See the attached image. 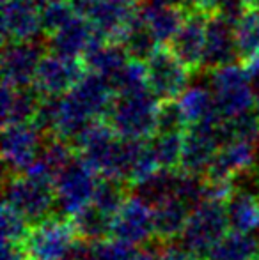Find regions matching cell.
I'll return each instance as SVG.
<instances>
[{
    "instance_id": "obj_1",
    "label": "cell",
    "mask_w": 259,
    "mask_h": 260,
    "mask_svg": "<svg viewBox=\"0 0 259 260\" xmlns=\"http://www.w3.org/2000/svg\"><path fill=\"white\" fill-rule=\"evenodd\" d=\"M158 108L160 101L151 90L133 96H116L105 120L123 140L148 142L156 135Z\"/></svg>"
},
{
    "instance_id": "obj_2",
    "label": "cell",
    "mask_w": 259,
    "mask_h": 260,
    "mask_svg": "<svg viewBox=\"0 0 259 260\" xmlns=\"http://www.w3.org/2000/svg\"><path fill=\"white\" fill-rule=\"evenodd\" d=\"M213 94L215 108L224 120H231L256 106V90L245 68L231 64L210 73L208 82Z\"/></svg>"
},
{
    "instance_id": "obj_3",
    "label": "cell",
    "mask_w": 259,
    "mask_h": 260,
    "mask_svg": "<svg viewBox=\"0 0 259 260\" xmlns=\"http://www.w3.org/2000/svg\"><path fill=\"white\" fill-rule=\"evenodd\" d=\"M227 229L225 204L206 200L192 211L178 244L197 258H208L213 248L229 234Z\"/></svg>"
},
{
    "instance_id": "obj_4",
    "label": "cell",
    "mask_w": 259,
    "mask_h": 260,
    "mask_svg": "<svg viewBox=\"0 0 259 260\" xmlns=\"http://www.w3.org/2000/svg\"><path fill=\"white\" fill-rule=\"evenodd\" d=\"M4 204L18 211L32 226L53 218L55 186L28 175H11L4 184Z\"/></svg>"
},
{
    "instance_id": "obj_5",
    "label": "cell",
    "mask_w": 259,
    "mask_h": 260,
    "mask_svg": "<svg viewBox=\"0 0 259 260\" xmlns=\"http://www.w3.org/2000/svg\"><path fill=\"white\" fill-rule=\"evenodd\" d=\"M100 175L76 157L55 179V202L61 218L73 219L94 200Z\"/></svg>"
},
{
    "instance_id": "obj_6",
    "label": "cell",
    "mask_w": 259,
    "mask_h": 260,
    "mask_svg": "<svg viewBox=\"0 0 259 260\" xmlns=\"http://www.w3.org/2000/svg\"><path fill=\"white\" fill-rule=\"evenodd\" d=\"M222 117L215 115L204 122L188 126L183 137V156L180 170L192 175H206L215 156L224 147L222 140Z\"/></svg>"
},
{
    "instance_id": "obj_7",
    "label": "cell",
    "mask_w": 259,
    "mask_h": 260,
    "mask_svg": "<svg viewBox=\"0 0 259 260\" xmlns=\"http://www.w3.org/2000/svg\"><path fill=\"white\" fill-rule=\"evenodd\" d=\"M76 239L71 219L53 216L32 226L25 246L31 260H66Z\"/></svg>"
},
{
    "instance_id": "obj_8",
    "label": "cell",
    "mask_w": 259,
    "mask_h": 260,
    "mask_svg": "<svg viewBox=\"0 0 259 260\" xmlns=\"http://www.w3.org/2000/svg\"><path fill=\"white\" fill-rule=\"evenodd\" d=\"M146 68L149 90L158 101H178L190 85L192 73L165 46L146 62Z\"/></svg>"
},
{
    "instance_id": "obj_9",
    "label": "cell",
    "mask_w": 259,
    "mask_h": 260,
    "mask_svg": "<svg viewBox=\"0 0 259 260\" xmlns=\"http://www.w3.org/2000/svg\"><path fill=\"white\" fill-rule=\"evenodd\" d=\"M142 11V0H94L87 21L101 39L121 45Z\"/></svg>"
},
{
    "instance_id": "obj_10",
    "label": "cell",
    "mask_w": 259,
    "mask_h": 260,
    "mask_svg": "<svg viewBox=\"0 0 259 260\" xmlns=\"http://www.w3.org/2000/svg\"><path fill=\"white\" fill-rule=\"evenodd\" d=\"M85 75L87 68L82 58H66L46 53L39 62L32 87L43 98H63L75 89Z\"/></svg>"
},
{
    "instance_id": "obj_11",
    "label": "cell",
    "mask_w": 259,
    "mask_h": 260,
    "mask_svg": "<svg viewBox=\"0 0 259 260\" xmlns=\"http://www.w3.org/2000/svg\"><path fill=\"white\" fill-rule=\"evenodd\" d=\"M43 135L32 124L4 127L2 159L6 174L23 175L38 161L43 149Z\"/></svg>"
},
{
    "instance_id": "obj_12",
    "label": "cell",
    "mask_w": 259,
    "mask_h": 260,
    "mask_svg": "<svg viewBox=\"0 0 259 260\" xmlns=\"http://www.w3.org/2000/svg\"><path fill=\"white\" fill-rule=\"evenodd\" d=\"M112 237L131 246H148L156 237L155 209L131 195L112 221Z\"/></svg>"
},
{
    "instance_id": "obj_13",
    "label": "cell",
    "mask_w": 259,
    "mask_h": 260,
    "mask_svg": "<svg viewBox=\"0 0 259 260\" xmlns=\"http://www.w3.org/2000/svg\"><path fill=\"white\" fill-rule=\"evenodd\" d=\"M46 46L39 41L4 43L2 82L14 89L32 87L39 62L45 57Z\"/></svg>"
},
{
    "instance_id": "obj_14",
    "label": "cell",
    "mask_w": 259,
    "mask_h": 260,
    "mask_svg": "<svg viewBox=\"0 0 259 260\" xmlns=\"http://www.w3.org/2000/svg\"><path fill=\"white\" fill-rule=\"evenodd\" d=\"M213 14L190 9L176 38L170 41L169 50L190 73H197L204 66L208 21Z\"/></svg>"
},
{
    "instance_id": "obj_15",
    "label": "cell",
    "mask_w": 259,
    "mask_h": 260,
    "mask_svg": "<svg viewBox=\"0 0 259 260\" xmlns=\"http://www.w3.org/2000/svg\"><path fill=\"white\" fill-rule=\"evenodd\" d=\"M259 161V144L250 142H231L224 145L208 168V182H233L240 174L250 170Z\"/></svg>"
},
{
    "instance_id": "obj_16",
    "label": "cell",
    "mask_w": 259,
    "mask_h": 260,
    "mask_svg": "<svg viewBox=\"0 0 259 260\" xmlns=\"http://www.w3.org/2000/svg\"><path fill=\"white\" fill-rule=\"evenodd\" d=\"M41 32L39 9L31 0H2L4 43L38 41Z\"/></svg>"
},
{
    "instance_id": "obj_17",
    "label": "cell",
    "mask_w": 259,
    "mask_h": 260,
    "mask_svg": "<svg viewBox=\"0 0 259 260\" xmlns=\"http://www.w3.org/2000/svg\"><path fill=\"white\" fill-rule=\"evenodd\" d=\"M236 58H238V50L235 39V23L220 14H213L208 21L203 71H217L220 68L235 64Z\"/></svg>"
},
{
    "instance_id": "obj_18",
    "label": "cell",
    "mask_w": 259,
    "mask_h": 260,
    "mask_svg": "<svg viewBox=\"0 0 259 260\" xmlns=\"http://www.w3.org/2000/svg\"><path fill=\"white\" fill-rule=\"evenodd\" d=\"M68 96L75 101L93 120L107 119L110 106L116 100V92L112 83L100 75L89 73L80 80V83L68 92Z\"/></svg>"
},
{
    "instance_id": "obj_19",
    "label": "cell",
    "mask_w": 259,
    "mask_h": 260,
    "mask_svg": "<svg viewBox=\"0 0 259 260\" xmlns=\"http://www.w3.org/2000/svg\"><path fill=\"white\" fill-rule=\"evenodd\" d=\"M96 38V32L83 18L75 16L55 34L48 36L45 41L46 52L66 58H82L89 50L91 43Z\"/></svg>"
},
{
    "instance_id": "obj_20",
    "label": "cell",
    "mask_w": 259,
    "mask_h": 260,
    "mask_svg": "<svg viewBox=\"0 0 259 260\" xmlns=\"http://www.w3.org/2000/svg\"><path fill=\"white\" fill-rule=\"evenodd\" d=\"M43 96L34 87L25 89H14L2 82V124L7 126H18V124H31Z\"/></svg>"
},
{
    "instance_id": "obj_21",
    "label": "cell",
    "mask_w": 259,
    "mask_h": 260,
    "mask_svg": "<svg viewBox=\"0 0 259 260\" xmlns=\"http://www.w3.org/2000/svg\"><path fill=\"white\" fill-rule=\"evenodd\" d=\"M82 60L89 73L100 75L107 78L108 82H112L121 73V69L128 64L130 57L126 50L123 48V45L108 43L96 34L89 50L82 57Z\"/></svg>"
},
{
    "instance_id": "obj_22",
    "label": "cell",
    "mask_w": 259,
    "mask_h": 260,
    "mask_svg": "<svg viewBox=\"0 0 259 260\" xmlns=\"http://www.w3.org/2000/svg\"><path fill=\"white\" fill-rule=\"evenodd\" d=\"M188 11L185 6H148L142 4V18L160 46L172 41L187 20Z\"/></svg>"
},
{
    "instance_id": "obj_23",
    "label": "cell",
    "mask_w": 259,
    "mask_h": 260,
    "mask_svg": "<svg viewBox=\"0 0 259 260\" xmlns=\"http://www.w3.org/2000/svg\"><path fill=\"white\" fill-rule=\"evenodd\" d=\"M229 229L236 234H249L259 230V199L250 193L235 189L225 202Z\"/></svg>"
},
{
    "instance_id": "obj_24",
    "label": "cell",
    "mask_w": 259,
    "mask_h": 260,
    "mask_svg": "<svg viewBox=\"0 0 259 260\" xmlns=\"http://www.w3.org/2000/svg\"><path fill=\"white\" fill-rule=\"evenodd\" d=\"M192 214V209L185 206L181 200L170 199L155 207V229L156 237L162 243L180 239L185 225Z\"/></svg>"
},
{
    "instance_id": "obj_25",
    "label": "cell",
    "mask_w": 259,
    "mask_h": 260,
    "mask_svg": "<svg viewBox=\"0 0 259 260\" xmlns=\"http://www.w3.org/2000/svg\"><path fill=\"white\" fill-rule=\"evenodd\" d=\"M178 177H180V170L156 172L148 181L140 182V184L131 188L133 189V197L140 199L142 202H146L153 209L158 207L160 204L174 199V195H176Z\"/></svg>"
},
{
    "instance_id": "obj_26",
    "label": "cell",
    "mask_w": 259,
    "mask_h": 260,
    "mask_svg": "<svg viewBox=\"0 0 259 260\" xmlns=\"http://www.w3.org/2000/svg\"><path fill=\"white\" fill-rule=\"evenodd\" d=\"M178 103H180V108L188 126L204 122V120L218 115L210 85L197 83V85L188 87L183 96L178 100Z\"/></svg>"
},
{
    "instance_id": "obj_27",
    "label": "cell",
    "mask_w": 259,
    "mask_h": 260,
    "mask_svg": "<svg viewBox=\"0 0 259 260\" xmlns=\"http://www.w3.org/2000/svg\"><path fill=\"white\" fill-rule=\"evenodd\" d=\"M112 221H114V218L101 212L93 204L83 209V211H80L71 219L76 237L82 241H89V243H96V241L112 237Z\"/></svg>"
},
{
    "instance_id": "obj_28",
    "label": "cell",
    "mask_w": 259,
    "mask_h": 260,
    "mask_svg": "<svg viewBox=\"0 0 259 260\" xmlns=\"http://www.w3.org/2000/svg\"><path fill=\"white\" fill-rule=\"evenodd\" d=\"M257 253L259 241L256 236L229 232L204 260H256Z\"/></svg>"
},
{
    "instance_id": "obj_29",
    "label": "cell",
    "mask_w": 259,
    "mask_h": 260,
    "mask_svg": "<svg viewBox=\"0 0 259 260\" xmlns=\"http://www.w3.org/2000/svg\"><path fill=\"white\" fill-rule=\"evenodd\" d=\"M121 45L126 50V53H128L131 60H138V62H148L153 55L162 48L158 45V41L155 39V36L151 34L149 27L146 25L144 18H142V11H140V16L135 20V23L126 32Z\"/></svg>"
},
{
    "instance_id": "obj_30",
    "label": "cell",
    "mask_w": 259,
    "mask_h": 260,
    "mask_svg": "<svg viewBox=\"0 0 259 260\" xmlns=\"http://www.w3.org/2000/svg\"><path fill=\"white\" fill-rule=\"evenodd\" d=\"M238 58L249 62L259 53V7H250L235 23Z\"/></svg>"
},
{
    "instance_id": "obj_31",
    "label": "cell",
    "mask_w": 259,
    "mask_h": 260,
    "mask_svg": "<svg viewBox=\"0 0 259 260\" xmlns=\"http://www.w3.org/2000/svg\"><path fill=\"white\" fill-rule=\"evenodd\" d=\"M130 188L131 186L123 179L100 177L96 193H94L93 206L98 207L105 214H108L110 218H114L119 212V209L125 206L126 200L130 199Z\"/></svg>"
},
{
    "instance_id": "obj_32",
    "label": "cell",
    "mask_w": 259,
    "mask_h": 260,
    "mask_svg": "<svg viewBox=\"0 0 259 260\" xmlns=\"http://www.w3.org/2000/svg\"><path fill=\"white\" fill-rule=\"evenodd\" d=\"M183 137L185 133H156L149 140L153 156L162 170H176L181 165Z\"/></svg>"
},
{
    "instance_id": "obj_33",
    "label": "cell",
    "mask_w": 259,
    "mask_h": 260,
    "mask_svg": "<svg viewBox=\"0 0 259 260\" xmlns=\"http://www.w3.org/2000/svg\"><path fill=\"white\" fill-rule=\"evenodd\" d=\"M116 96H133V94L148 92V68L144 62L128 60V64L121 69L118 76L112 80Z\"/></svg>"
},
{
    "instance_id": "obj_34",
    "label": "cell",
    "mask_w": 259,
    "mask_h": 260,
    "mask_svg": "<svg viewBox=\"0 0 259 260\" xmlns=\"http://www.w3.org/2000/svg\"><path fill=\"white\" fill-rule=\"evenodd\" d=\"M0 230H2V241L9 243H25L31 234L32 226L18 211L11 206L4 204L0 212Z\"/></svg>"
},
{
    "instance_id": "obj_35",
    "label": "cell",
    "mask_w": 259,
    "mask_h": 260,
    "mask_svg": "<svg viewBox=\"0 0 259 260\" xmlns=\"http://www.w3.org/2000/svg\"><path fill=\"white\" fill-rule=\"evenodd\" d=\"M39 16H41L43 34L48 38V36L55 34L57 30H61L64 25H68L75 18V13L66 0H61V2H53L39 9Z\"/></svg>"
},
{
    "instance_id": "obj_36",
    "label": "cell",
    "mask_w": 259,
    "mask_h": 260,
    "mask_svg": "<svg viewBox=\"0 0 259 260\" xmlns=\"http://www.w3.org/2000/svg\"><path fill=\"white\" fill-rule=\"evenodd\" d=\"M188 124L178 101H160L156 133H185Z\"/></svg>"
},
{
    "instance_id": "obj_37",
    "label": "cell",
    "mask_w": 259,
    "mask_h": 260,
    "mask_svg": "<svg viewBox=\"0 0 259 260\" xmlns=\"http://www.w3.org/2000/svg\"><path fill=\"white\" fill-rule=\"evenodd\" d=\"M0 255H2L0 260H31L25 243L2 241V251H0Z\"/></svg>"
},
{
    "instance_id": "obj_38",
    "label": "cell",
    "mask_w": 259,
    "mask_h": 260,
    "mask_svg": "<svg viewBox=\"0 0 259 260\" xmlns=\"http://www.w3.org/2000/svg\"><path fill=\"white\" fill-rule=\"evenodd\" d=\"M160 260H200L188 253L187 250L180 246V244H167L160 251Z\"/></svg>"
},
{
    "instance_id": "obj_39",
    "label": "cell",
    "mask_w": 259,
    "mask_h": 260,
    "mask_svg": "<svg viewBox=\"0 0 259 260\" xmlns=\"http://www.w3.org/2000/svg\"><path fill=\"white\" fill-rule=\"evenodd\" d=\"M224 0H187L188 9H197L208 14H217Z\"/></svg>"
},
{
    "instance_id": "obj_40",
    "label": "cell",
    "mask_w": 259,
    "mask_h": 260,
    "mask_svg": "<svg viewBox=\"0 0 259 260\" xmlns=\"http://www.w3.org/2000/svg\"><path fill=\"white\" fill-rule=\"evenodd\" d=\"M160 251L162 250H158L156 244L151 243V244H148V246L142 248V250H138L137 257L133 260H160Z\"/></svg>"
},
{
    "instance_id": "obj_41",
    "label": "cell",
    "mask_w": 259,
    "mask_h": 260,
    "mask_svg": "<svg viewBox=\"0 0 259 260\" xmlns=\"http://www.w3.org/2000/svg\"><path fill=\"white\" fill-rule=\"evenodd\" d=\"M31 2L34 4L38 9H43V7L50 6V4H53V2H61V0H31Z\"/></svg>"
},
{
    "instance_id": "obj_42",
    "label": "cell",
    "mask_w": 259,
    "mask_h": 260,
    "mask_svg": "<svg viewBox=\"0 0 259 260\" xmlns=\"http://www.w3.org/2000/svg\"><path fill=\"white\" fill-rule=\"evenodd\" d=\"M247 4V7H259V0H243Z\"/></svg>"
},
{
    "instance_id": "obj_43",
    "label": "cell",
    "mask_w": 259,
    "mask_h": 260,
    "mask_svg": "<svg viewBox=\"0 0 259 260\" xmlns=\"http://www.w3.org/2000/svg\"><path fill=\"white\" fill-rule=\"evenodd\" d=\"M254 108H256V113L259 117V94H256V106H254Z\"/></svg>"
}]
</instances>
